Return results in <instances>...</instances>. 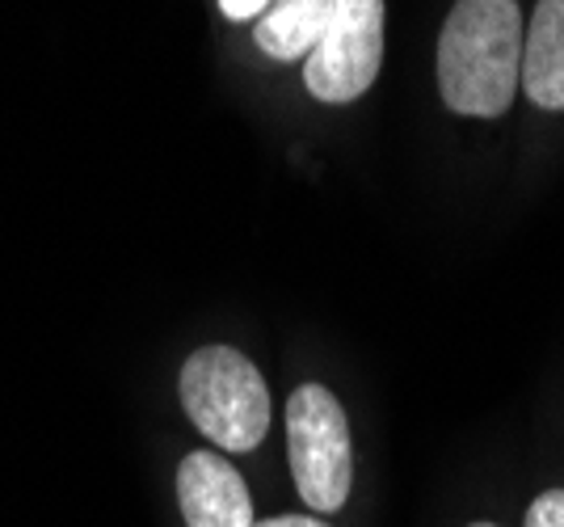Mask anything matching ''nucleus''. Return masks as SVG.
Wrapping results in <instances>:
<instances>
[{
	"instance_id": "nucleus-3",
	"label": "nucleus",
	"mask_w": 564,
	"mask_h": 527,
	"mask_svg": "<svg viewBox=\"0 0 564 527\" xmlns=\"http://www.w3.org/2000/svg\"><path fill=\"white\" fill-rule=\"evenodd\" d=\"M286 455L295 490L316 515H333L350 498L354 443L346 409L325 384H300L286 401Z\"/></svg>"
},
{
	"instance_id": "nucleus-2",
	"label": "nucleus",
	"mask_w": 564,
	"mask_h": 527,
	"mask_svg": "<svg viewBox=\"0 0 564 527\" xmlns=\"http://www.w3.org/2000/svg\"><path fill=\"white\" fill-rule=\"evenodd\" d=\"M182 406L219 452H253L270 431V388L232 346H203L182 363Z\"/></svg>"
},
{
	"instance_id": "nucleus-6",
	"label": "nucleus",
	"mask_w": 564,
	"mask_h": 527,
	"mask_svg": "<svg viewBox=\"0 0 564 527\" xmlns=\"http://www.w3.org/2000/svg\"><path fill=\"white\" fill-rule=\"evenodd\" d=\"M522 89L543 110H564V0H540L522 34Z\"/></svg>"
},
{
	"instance_id": "nucleus-7",
	"label": "nucleus",
	"mask_w": 564,
	"mask_h": 527,
	"mask_svg": "<svg viewBox=\"0 0 564 527\" xmlns=\"http://www.w3.org/2000/svg\"><path fill=\"white\" fill-rule=\"evenodd\" d=\"M329 13L333 0H270L253 25V43L279 64L307 60L329 25Z\"/></svg>"
},
{
	"instance_id": "nucleus-9",
	"label": "nucleus",
	"mask_w": 564,
	"mask_h": 527,
	"mask_svg": "<svg viewBox=\"0 0 564 527\" xmlns=\"http://www.w3.org/2000/svg\"><path fill=\"white\" fill-rule=\"evenodd\" d=\"M219 9H224V18H232V22H249V18H261V13L270 9V0H219Z\"/></svg>"
},
{
	"instance_id": "nucleus-4",
	"label": "nucleus",
	"mask_w": 564,
	"mask_h": 527,
	"mask_svg": "<svg viewBox=\"0 0 564 527\" xmlns=\"http://www.w3.org/2000/svg\"><path fill=\"white\" fill-rule=\"evenodd\" d=\"M383 64V0H333L329 25L304 60V85L316 101L346 106L376 85Z\"/></svg>"
},
{
	"instance_id": "nucleus-11",
	"label": "nucleus",
	"mask_w": 564,
	"mask_h": 527,
	"mask_svg": "<svg viewBox=\"0 0 564 527\" xmlns=\"http://www.w3.org/2000/svg\"><path fill=\"white\" fill-rule=\"evenodd\" d=\"M471 527H497V524H471Z\"/></svg>"
},
{
	"instance_id": "nucleus-10",
	"label": "nucleus",
	"mask_w": 564,
	"mask_h": 527,
	"mask_svg": "<svg viewBox=\"0 0 564 527\" xmlns=\"http://www.w3.org/2000/svg\"><path fill=\"white\" fill-rule=\"evenodd\" d=\"M253 527H329V524L316 519V515H274V519H261Z\"/></svg>"
},
{
	"instance_id": "nucleus-1",
	"label": "nucleus",
	"mask_w": 564,
	"mask_h": 527,
	"mask_svg": "<svg viewBox=\"0 0 564 527\" xmlns=\"http://www.w3.org/2000/svg\"><path fill=\"white\" fill-rule=\"evenodd\" d=\"M522 76L518 0H459L438 34V94L455 115L497 119Z\"/></svg>"
},
{
	"instance_id": "nucleus-5",
	"label": "nucleus",
	"mask_w": 564,
	"mask_h": 527,
	"mask_svg": "<svg viewBox=\"0 0 564 527\" xmlns=\"http://www.w3.org/2000/svg\"><path fill=\"white\" fill-rule=\"evenodd\" d=\"M177 503L186 527H253L249 485L219 452H189L177 464Z\"/></svg>"
},
{
	"instance_id": "nucleus-8",
	"label": "nucleus",
	"mask_w": 564,
	"mask_h": 527,
	"mask_svg": "<svg viewBox=\"0 0 564 527\" xmlns=\"http://www.w3.org/2000/svg\"><path fill=\"white\" fill-rule=\"evenodd\" d=\"M522 527H564V490H547L527 506V524Z\"/></svg>"
}]
</instances>
